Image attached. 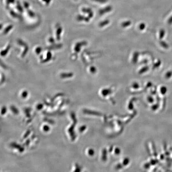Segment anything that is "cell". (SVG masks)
Listing matches in <instances>:
<instances>
[{"instance_id": "1", "label": "cell", "mask_w": 172, "mask_h": 172, "mask_svg": "<svg viewBox=\"0 0 172 172\" xmlns=\"http://www.w3.org/2000/svg\"><path fill=\"white\" fill-rule=\"evenodd\" d=\"M62 27L60 26L56 28V33H55V35H56V39L58 40H60L61 39L60 36H62Z\"/></svg>"}, {"instance_id": "2", "label": "cell", "mask_w": 172, "mask_h": 172, "mask_svg": "<svg viewBox=\"0 0 172 172\" xmlns=\"http://www.w3.org/2000/svg\"><path fill=\"white\" fill-rule=\"evenodd\" d=\"M13 28V26L11 25H9L7 26V27H6L5 28V30L3 31V32L4 34H7L9 33L11 31V30L12 29V28Z\"/></svg>"}, {"instance_id": "3", "label": "cell", "mask_w": 172, "mask_h": 172, "mask_svg": "<svg viewBox=\"0 0 172 172\" xmlns=\"http://www.w3.org/2000/svg\"><path fill=\"white\" fill-rule=\"evenodd\" d=\"M42 51V48L39 46H38L34 49V52L36 54L38 55L40 52H41Z\"/></svg>"}, {"instance_id": "4", "label": "cell", "mask_w": 172, "mask_h": 172, "mask_svg": "<svg viewBox=\"0 0 172 172\" xmlns=\"http://www.w3.org/2000/svg\"><path fill=\"white\" fill-rule=\"evenodd\" d=\"M111 9V7L109 6V7H107V8H105L103 9L100 11V12H101V13L102 14V13H105V11H110Z\"/></svg>"}, {"instance_id": "5", "label": "cell", "mask_w": 172, "mask_h": 172, "mask_svg": "<svg viewBox=\"0 0 172 172\" xmlns=\"http://www.w3.org/2000/svg\"><path fill=\"white\" fill-rule=\"evenodd\" d=\"M95 1L101 3H105L107 1V0H95Z\"/></svg>"}]
</instances>
